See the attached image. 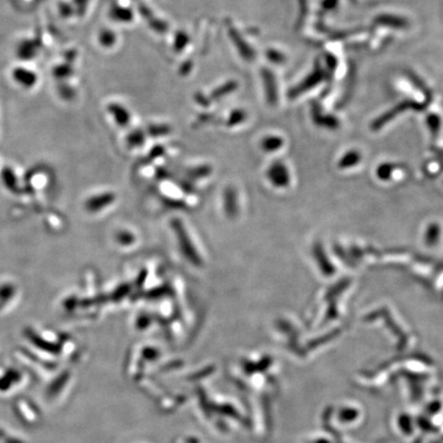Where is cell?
<instances>
[{
    "mask_svg": "<svg viewBox=\"0 0 443 443\" xmlns=\"http://www.w3.org/2000/svg\"><path fill=\"white\" fill-rule=\"evenodd\" d=\"M174 227L176 229V233H177V236L178 239V243H180L181 249H182L183 254L192 262L195 265H199L200 264V260H199L198 256L196 255V251H195L194 245L191 243L190 237H188L186 230H185L184 227H183L182 223L178 221L174 222Z\"/></svg>",
    "mask_w": 443,
    "mask_h": 443,
    "instance_id": "6da1fadb",
    "label": "cell"
},
{
    "mask_svg": "<svg viewBox=\"0 0 443 443\" xmlns=\"http://www.w3.org/2000/svg\"><path fill=\"white\" fill-rule=\"evenodd\" d=\"M113 196L111 194H105L103 196H100L99 199H94L92 201V207H94V209H102L103 207H105V205H109V203H112Z\"/></svg>",
    "mask_w": 443,
    "mask_h": 443,
    "instance_id": "7a4b0ae2",
    "label": "cell"
}]
</instances>
